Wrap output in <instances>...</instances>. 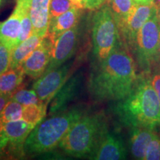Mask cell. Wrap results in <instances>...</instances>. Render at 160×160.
I'll use <instances>...</instances> for the list:
<instances>
[{
	"mask_svg": "<svg viewBox=\"0 0 160 160\" xmlns=\"http://www.w3.org/2000/svg\"><path fill=\"white\" fill-rule=\"evenodd\" d=\"M137 79L134 60L119 44L91 75L89 92L97 101H120L130 94Z\"/></svg>",
	"mask_w": 160,
	"mask_h": 160,
	"instance_id": "obj_1",
	"label": "cell"
},
{
	"mask_svg": "<svg viewBox=\"0 0 160 160\" xmlns=\"http://www.w3.org/2000/svg\"><path fill=\"white\" fill-rule=\"evenodd\" d=\"M122 123L128 127L155 129L160 126V101L151 78L137 79L133 90L116 107Z\"/></svg>",
	"mask_w": 160,
	"mask_h": 160,
	"instance_id": "obj_2",
	"label": "cell"
},
{
	"mask_svg": "<svg viewBox=\"0 0 160 160\" xmlns=\"http://www.w3.org/2000/svg\"><path fill=\"white\" fill-rule=\"evenodd\" d=\"M83 114L82 110L73 108L56 113L40 122L25 140V155L39 154L56 148Z\"/></svg>",
	"mask_w": 160,
	"mask_h": 160,
	"instance_id": "obj_3",
	"label": "cell"
},
{
	"mask_svg": "<svg viewBox=\"0 0 160 160\" xmlns=\"http://www.w3.org/2000/svg\"><path fill=\"white\" fill-rule=\"evenodd\" d=\"M107 131L105 116L83 114L72 126L59 147L69 156L90 158Z\"/></svg>",
	"mask_w": 160,
	"mask_h": 160,
	"instance_id": "obj_4",
	"label": "cell"
},
{
	"mask_svg": "<svg viewBox=\"0 0 160 160\" xmlns=\"http://www.w3.org/2000/svg\"><path fill=\"white\" fill-rule=\"evenodd\" d=\"M120 37L111 8L104 5L93 16L92 28L93 53L99 62L105 59L119 45Z\"/></svg>",
	"mask_w": 160,
	"mask_h": 160,
	"instance_id": "obj_5",
	"label": "cell"
},
{
	"mask_svg": "<svg viewBox=\"0 0 160 160\" xmlns=\"http://www.w3.org/2000/svg\"><path fill=\"white\" fill-rule=\"evenodd\" d=\"M159 39L160 21L157 11L140 28L133 46L138 63L144 71L149 72L158 63Z\"/></svg>",
	"mask_w": 160,
	"mask_h": 160,
	"instance_id": "obj_6",
	"label": "cell"
},
{
	"mask_svg": "<svg viewBox=\"0 0 160 160\" xmlns=\"http://www.w3.org/2000/svg\"><path fill=\"white\" fill-rule=\"evenodd\" d=\"M69 69V65H62L57 68L45 71L37 79L32 89L36 91L42 102L48 105L65 85L68 78Z\"/></svg>",
	"mask_w": 160,
	"mask_h": 160,
	"instance_id": "obj_7",
	"label": "cell"
},
{
	"mask_svg": "<svg viewBox=\"0 0 160 160\" xmlns=\"http://www.w3.org/2000/svg\"><path fill=\"white\" fill-rule=\"evenodd\" d=\"M79 30L77 25L55 39L51 60L45 71L61 67L73 55L79 42Z\"/></svg>",
	"mask_w": 160,
	"mask_h": 160,
	"instance_id": "obj_8",
	"label": "cell"
},
{
	"mask_svg": "<svg viewBox=\"0 0 160 160\" xmlns=\"http://www.w3.org/2000/svg\"><path fill=\"white\" fill-rule=\"evenodd\" d=\"M157 11V8L154 3L136 5L125 22L119 28L120 36L124 38L128 45L133 48L140 28Z\"/></svg>",
	"mask_w": 160,
	"mask_h": 160,
	"instance_id": "obj_9",
	"label": "cell"
},
{
	"mask_svg": "<svg viewBox=\"0 0 160 160\" xmlns=\"http://www.w3.org/2000/svg\"><path fill=\"white\" fill-rule=\"evenodd\" d=\"M53 42L48 37L26 58L22 65L24 72L31 79H37L44 74L49 65Z\"/></svg>",
	"mask_w": 160,
	"mask_h": 160,
	"instance_id": "obj_10",
	"label": "cell"
},
{
	"mask_svg": "<svg viewBox=\"0 0 160 160\" xmlns=\"http://www.w3.org/2000/svg\"><path fill=\"white\" fill-rule=\"evenodd\" d=\"M127 157V151L122 140L106 132L90 159L96 160H121Z\"/></svg>",
	"mask_w": 160,
	"mask_h": 160,
	"instance_id": "obj_11",
	"label": "cell"
},
{
	"mask_svg": "<svg viewBox=\"0 0 160 160\" xmlns=\"http://www.w3.org/2000/svg\"><path fill=\"white\" fill-rule=\"evenodd\" d=\"M50 2L51 0H28L33 33L42 37H45L48 32Z\"/></svg>",
	"mask_w": 160,
	"mask_h": 160,
	"instance_id": "obj_12",
	"label": "cell"
},
{
	"mask_svg": "<svg viewBox=\"0 0 160 160\" xmlns=\"http://www.w3.org/2000/svg\"><path fill=\"white\" fill-rule=\"evenodd\" d=\"M80 10L73 6L62 14L50 19L48 32L46 37H48L53 42L58 37L77 26L81 15Z\"/></svg>",
	"mask_w": 160,
	"mask_h": 160,
	"instance_id": "obj_13",
	"label": "cell"
},
{
	"mask_svg": "<svg viewBox=\"0 0 160 160\" xmlns=\"http://www.w3.org/2000/svg\"><path fill=\"white\" fill-rule=\"evenodd\" d=\"M22 8L17 3L14 11L8 19L0 22V41L12 51L18 44L21 27Z\"/></svg>",
	"mask_w": 160,
	"mask_h": 160,
	"instance_id": "obj_14",
	"label": "cell"
},
{
	"mask_svg": "<svg viewBox=\"0 0 160 160\" xmlns=\"http://www.w3.org/2000/svg\"><path fill=\"white\" fill-rule=\"evenodd\" d=\"M81 79L79 76L72 77L65 83L53 98L50 108V114H56L65 111L70 102L74 99L79 92Z\"/></svg>",
	"mask_w": 160,
	"mask_h": 160,
	"instance_id": "obj_15",
	"label": "cell"
},
{
	"mask_svg": "<svg viewBox=\"0 0 160 160\" xmlns=\"http://www.w3.org/2000/svg\"><path fill=\"white\" fill-rule=\"evenodd\" d=\"M154 129L147 128H131L130 148L133 157L137 159H145L148 145L153 136Z\"/></svg>",
	"mask_w": 160,
	"mask_h": 160,
	"instance_id": "obj_16",
	"label": "cell"
},
{
	"mask_svg": "<svg viewBox=\"0 0 160 160\" xmlns=\"http://www.w3.org/2000/svg\"><path fill=\"white\" fill-rule=\"evenodd\" d=\"M45 37L33 33L27 39L20 42L11 51V62L10 68L21 67L24 61L41 44Z\"/></svg>",
	"mask_w": 160,
	"mask_h": 160,
	"instance_id": "obj_17",
	"label": "cell"
},
{
	"mask_svg": "<svg viewBox=\"0 0 160 160\" xmlns=\"http://www.w3.org/2000/svg\"><path fill=\"white\" fill-rule=\"evenodd\" d=\"M25 75L22 66L8 70L0 76V94L12 95L23 87Z\"/></svg>",
	"mask_w": 160,
	"mask_h": 160,
	"instance_id": "obj_18",
	"label": "cell"
},
{
	"mask_svg": "<svg viewBox=\"0 0 160 160\" xmlns=\"http://www.w3.org/2000/svg\"><path fill=\"white\" fill-rule=\"evenodd\" d=\"M111 9L119 28L125 22L137 3L133 0H111Z\"/></svg>",
	"mask_w": 160,
	"mask_h": 160,
	"instance_id": "obj_19",
	"label": "cell"
},
{
	"mask_svg": "<svg viewBox=\"0 0 160 160\" xmlns=\"http://www.w3.org/2000/svg\"><path fill=\"white\" fill-rule=\"evenodd\" d=\"M47 105L46 103L42 102L24 106L22 119L36 126L45 117Z\"/></svg>",
	"mask_w": 160,
	"mask_h": 160,
	"instance_id": "obj_20",
	"label": "cell"
},
{
	"mask_svg": "<svg viewBox=\"0 0 160 160\" xmlns=\"http://www.w3.org/2000/svg\"><path fill=\"white\" fill-rule=\"evenodd\" d=\"M23 108L24 106L17 102L10 100L0 113V125L22 119Z\"/></svg>",
	"mask_w": 160,
	"mask_h": 160,
	"instance_id": "obj_21",
	"label": "cell"
},
{
	"mask_svg": "<svg viewBox=\"0 0 160 160\" xmlns=\"http://www.w3.org/2000/svg\"><path fill=\"white\" fill-rule=\"evenodd\" d=\"M11 99L17 102L23 106H27L34 104H39L42 102L39 99V97L33 89L28 90L22 87L18 89L11 95Z\"/></svg>",
	"mask_w": 160,
	"mask_h": 160,
	"instance_id": "obj_22",
	"label": "cell"
},
{
	"mask_svg": "<svg viewBox=\"0 0 160 160\" xmlns=\"http://www.w3.org/2000/svg\"><path fill=\"white\" fill-rule=\"evenodd\" d=\"M70 0H51L50 2V19L65 13L73 7Z\"/></svg>",
	"mask_w": 160,
	"mask_h": 160,
	"instance_id": "obj_23",
	"label": "cell"
},
{
	"mask_svg": "<svg viewBox=\"0 0 160 160\" xmlns=\"http://www.w3.org/2000/svg\"><path fill=\"white\" fill-rule=\"evenodd\" d=\"M159 159H160V137L155 133L148 145L144 160Z\"/></svg>",
	"mask_w": 160,
	"mask_h": 160,
	"instance_id": "obj_24",
	"label": "cell"
},
{
	"mask_svg": "<svg viewBox=\"0 0 160 160\" xmlns=\"http://www.w3.org/2000/svg\"><path fill=\"white\" fill-rule=\"evenodd\" d=\"M11 51L0 41V76L11 68Z\"/></svg>",
	"mask_w": 160,
	"mask_h": 160,
	"instance_id": "obj_25",
	"label": "cell"
},
{
	"mask_svg": "<svg viewBox=\"0 0 160 160\" xmlns=\"http://www.w3.org/2000/svg\"><path fill=\"white\" fill-rule=\"evenodd\" d=\"M70 1L77 8L94 11L102 7L106 0H70Z\"/></svg>",
	"mask_w": 160,
	"mask_h": 160,
	"instance_id": "obj_26",
	"label": "cell"
},
{
	"mask_svg": "<svg viewBox=\"0 0 160 160\" xmlns=\"http://www.w3.org/2000/svg\"><path fill=\"white\" fill-rule=\"evenodd\" d=\"M151 85L154 88L156 93L160 101V71L157 72L151 78Z\"/></svg>",
	"mask_w": 160,
	"mask_h": 160,
	"instance_id": "obj_27",
	"label": "cell"
},
{
	"mask_svg": "<svg viewBox=\"0 0 160 160\" xmlns=\"http://www.w3.org/2000/svg\"><path fill=\"white\" fill-rule=\"evenodd\" d=\"M11 95H4V94H0V113L2 111V110L5 108L8 102L11 100Z\"/></svg>",
	"mask_w": 160,
	"mask_h": 160,
	"instance_id": "obj_28",
	"label": "cell"
},
{
	"mask_svg": "<svg viewBox=\"0 0 160 160\" xmlns=\"http://www.w3.org/2000/svg\"><path fill=\"white\" fill-rule=\"evenodd\" d=\"M138 5H151L153 4V0H133Z\"/></svg>",
	"mask_w": 160,
	"mask_h": 160,
	"instance_id": "obj_29",
	"label": "cell"
},
{
	"mask_svg": "<svg viewBox=\"0 0 160 160\" xmlns=\"http://www.w3.org/2000/svg\"><path fill=\"white\" fill-rule=\"evenodd\" d=\"M153 3L155 4V5L157 6V8L160 6V0H153Z\"/></svg>",
	"mask_w": 160,
	"mask_h": 160,
	"instance_id": "obj_30",
	"label": "cell"
},
{
	"mask_svg": "<svg viewBox=\"0 0 160 160\" xmlns=\"http://www.w3.org/2000/svg\"><path fill=\"white\" fill-rule=\"evenodd\" d=\"M158 63H160V39L159 44V52H158Z\"/></svg>",
	"mask_w": 160,
	"mask_h": 160,
	"instance_id": "obj_31",
	"label": "cell"
},
{
	"mask_svg": "<svg viewBox=\"0 0 160 160\" xmlns=\"http://www.w3.org/2000/svg\"><path fill=\"white\" fill-rule=\"evenodd\" d=\"M157 15H158V17H159V21H160V6L157 8Z\"/></svg>",
	"mask_w": 160,
	"mask_h": 160,
	"instance_id": "obj_32",
	"label": "cell"
}]
</instances>
